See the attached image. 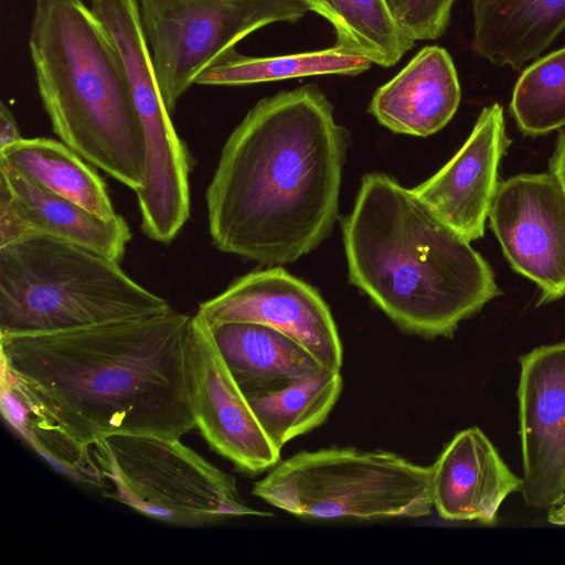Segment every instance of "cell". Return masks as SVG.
<instances>
[{"label":"cell","mask_w":565,"mask_h":565,"mask_svg":"<svg viewBox=\"0 0 565 565\" xmlns=\"http://www.w3.org/2000/svg\"><path fill=\"white\" fill-rule=\"evenodd\" d=\"M191 322L170 309L1 338V373L39 425L83 448L113 435L180 439L195 428Z\"/></svg>","instance_id":"6da1fadb"},{"label":"cell","mask_w":565,"mask_h":565,"mask_svg":"<svg viewBox=\"0 0 565 565\" xmlns=\"http://www.w3.org/2000/svg\"><path fill=\"white\" fill-rule=\"evenodd\" d=\"M347 147L317 85L259 100L227 138L206 189L213 245L269 266L313 250L338 216Z\"/></svg>","instance_id":"7a4b0ae2"},{"label":"cell","mask_w":565,"mask_h":565,"mask_svg":"<svg viewBox=\"0 0 565 565\" xmlns=\"http://www.w3.org/2000/svg\"><path fill=\"white\" fill-rule=\"evenodd\" d=\"M342 233L351 284L408 332L450 337L501 294L470 242L384 173L363 177Z\"/></svg>","instance_id":"3957f363"},{"label":"cell","mask_w":565,"mask_h":565,"mask_svg":"<svg viewBox=\"0 0 565 565\" xmlns=\"http://www.w3.org/2000/svg\"><path fill=\"white\" fill-rule=\"evenodd\" d=\"M28 43L55 135L137 193L146 175L142 126L102 22L82 0H34Z\"/></svg>","instance_id":"277c9868"},{"label":"cell","mask_w":565,"mask_h":565,"mask_svg":"<svg viewBox=\"0 0 565 565\" xmlns=\"http://www.w3.org/2000/svg\"><path fill=\"white\" fill-rule=\"evenodd\" d=\"M170 309L119 262L83 245L34 234L0 246V338L82 329Z\"/></svg>","instance_id":"5b68a950"},{"label":"cell","mask_w":565,"mask_h":565,"mask_svg":"<svg viewBox=\"0 0 565 565\" xmlns=\"http://www.w3.org/2000/svg\"><path fill=\"white\" fill-rule=\"evenodd\" d=\"M433 469L384 450L300 451L255 482L253 494L312 519L423 518L434 509Z\"/></svg>","instance_id":"8992f818"},{"label":"cell","mask_w":565,"mask_h":565,"mask_svg":"<svg viewBox=\"0 0 565 565\" xmlns=\"http://www.w3.org/2000/svg\"><path fill=\"white\" fill-rule=\"evenodd\" d=\"M103 493L158 522L200 527L239 516H268L242 498L235 478L180 439L113 435L92 447Z\"/></svg>","instance_id":"52a82bcc"},{"label":"cell","mask_w":565,"mask_h":565,"mask_svg":"<svg viewBox=\"0 0 565 565\" xmlns=\"http://www.w3.org/2000/svg\"><path fill=\"white\" fill-rule=\"evenodd\" d=\"M158 84L171 113L196 76L267 24L295 22L305 0H137Z\"/></svg>","instance_id":"ba28073f"},{"label":"cell","mask_w":565,"mask_h":565,"mask_svg":"<svg viewBox=\"0 0 565 565\" xmlns=\"http://www.w3.org/2000/svg\"><path fill=\"white\" fill-rule=\"evenodd\" d=\"M490 226L512 268L541 290L537 305L565 296V192L551 173L500 182Z\"/></svg>","instance_id":"9c48e42d"},{"label":"cell","mask_w":565,"mask_h":565,"mask_svg":"<svg viewBox=\"0 0 565 565\" xmlns=\"http://www.w3.org/2000/svg\"><path fill=\"white\" fill-rule=\"evenodd\" d=\"M120 57L142 126L146 145L143 191L170 199L189 189L190 162L179 138L156 75L137 0H90Z\"/></svg>","instance_id":"30bf717a"},{"label":"cell","mask_w":565,"mask_h":565,"mask_svg":"<svg viewBox=\"0 0 565 565\" xmlns=\"http://www.w3.org/2000/svg\"><path fill=\"white\" fill-rule=\"evenodd\" d=\"M196 313L209 326L232 321L270 326L298 341L323 367L341 370L342 344L328 305L315 287L282 267L238 277L202 302Z\"/></svg>","instance_id":"8fae6325"},{"label":"cell","mask_w":565,"mask_h":565,"mask_svg":"<svg viewBox=\"0 0 565 565\" xmlns=\"http://www.w3.org/2000/svg\"><path fill=\"white\" fill-rule=\"evenodd\" d=\"M519 434L524 502L548 510L565 492V341L520 358Z\"/></svg>","instance_id":"7c38bea8"},{"label":"cell","mask_w":565,"mask_h":565,"mask_svg":"<svg viewBox=\"0 0 565 565\" xmlns=\"http://www.w3.org/2000/svg\"><path fill=\"white\" fill-rule=\"evenodd\" d=\"M190 371L195 428L209 446L249 473L275 467L281 450L262 428L227 369L210 326L198 313L191 322Z\"/></svg>","instance_id":"4fadbf2b"},{"label":"cell","mask_w":565,"mask_h":565,"mask_svg":"<svg viewBox=\"0 0 565 565\" xmlns=\"http://www.w3.org/2000/svg\"><path fill=\"white\" fill-rule=\"evenodd\" d=\"M510 142L503 109L492 104L482 109L457 153L413 191L451 228L476 241L484 234L500 183L498 168Z\"/></svg>","instance_id":"5bb4252c"},{"label":"cell","mask_w":565,"mask_h":565,"mask_svg":"<svg viewBox=\"0 0 565 565\" xmlns=\"http://www.w3.org/2000/svg\"><path fill=\"white\" fill-rule=\"evenodd\" d=\"M34 234L83 245L116 262L131 238L119 214L102 218L0 161V246Z\"/></svg>","instance_id":"9a60e30c"},{"label":"cell","mask_w":565,"mask_h":565,"mask_svg":"<svg viewBox=\"0 0 565 565\" xmlns=\"http://www.w3.org/2000/svg\"><path fill=\"white\" fill-rule=\"evenodd\" d=\"M431 499L449 521L494 524L505 498L522 486L479 427L457 433L431 466Z\"/></svg>","instance_id":"2e32d148"},{"label":"cell","mask_w":565,"mask_h":565,"mask_svg":"<svg viewBox=\"0 0 565 565\" xmlns=\"http://www.w3.org/2000/svg\"><path fill=\"white\" fill-rule=\"evenodd\" d=\"M455 64L440 46L423 47L374 93L369 111L387 129L416 137L441 130L460 104Z\"/></svg>","instance_id":"e0dca14e"},{"label":"cell","mask_w":565,"mask_h":565,"mask_svg":"<svg viewBox=\"0 0 565 565\" xmlns=\"http://www.w3.org/2000/svg\"><path fill=\"white\" fill-rule=\"evenodd\" d=\"M210 328L227 369L246 397L281 388L323 369L303 345L270 326L232 321Z\"/></svg>","instance_id":"ac0fdd59"},{"label":"cell","mask_w":565,"mask_h":565,"mask_svg":"<svg viewBox=\"0 0 565 565\" xmlns=\"http://www.w3.org/2000/svg\"><path fill=\"white\" fill-rule=\"evenodd\" d=\"M475 52L521 68L565 29V0H472Z\"/></svg>","instance_id":"d6986e66"},{"label":"cell","mask_w":565,"mask_h":565,"mask_svg":"<svg viewBox=\"0 0 565 565\" xmlns=\"http://www.w3.org/2000/svg\"><path fill=\"white\" fill-rule=\"evenodd\" d=\"M0 161L102 218L117 215L103 179L64 142L22 138L0 150Z\"/></svg>","instance_id":"ffe728a7"},{"label":"cell","mask_w":565,"mask_h":565,"mask_svg":"<svg viewBox=\"0 0 565 565\" xmlns=\"http://www.w3.org/2000/svg\"><path fill=\"white\" fill-rule=\"evenodd\" d=\"M372 64L365 55L339 44L267 57L241 55L233 47L202 71L194 84L237 86L315 75H358Z\"/></svg>","instance_id":"44dd1931"},{"label":"cell","mask_w":565,"mask_h":565,"mask_svg":"<svg viewBox=\"0 0 565 565\" xmlns=\"http://www.w3.org/2000/svg\"><path fill=\"white\" fill-rule=\"evenodd\" d=\"M341 390L340 371L323 367L281 388L246 398L268 438L281 450L292 438L326 420Z\"/></svg>","instance_id":"7402d4cb"},{"label":"cell","mask_w":565,"mask_h":565,"mask_svg":"<svg viewBox=\"0 0 565 565\" xmlns=\"http://www.w3.org/2000/svg\"><path fill=\"white\" fill-rule=\"evenodd\" d=\"M305 1L310 11L332 24L335 44L365 55L373 64L392 66L414 45L394 22L384 0Z\"/></svg>","instance_id":"603a6c76"},{"label":"cell","mask_w":565,"mask_h":565,"mask_svg":"<svg viewBox=\"0 0 565 565\" xmlns=\"http://www.w3.org/2000/svg\"><path fill=\"white\" fill-rule=\"evenodd\" d=\"M510 111L529 136L565 127V47L539 58L519 77Z\"/></svg>","instance_id":"cb8c5ba5"},{"label":"cell","mask_w":565,"mask_h":565,"mask_svg":"<svg viewBox=\"0 0 565 565\" xmlns=\"http://www.w3.org/2000/svg\"><path fill=\"white\" fill-rule=\"evenodd\" d=\"M1 412L7 422L56 470L70 478L104 488V481L92 454L66 436L39 425L11 383H1Z\"/></svg>","instance_id":"d4e9b609"},{"label":"cell","mask_w":565,"mask_h":565,"mask_svg":"<svg viewBox=\"0 0 565 565\" xmlns=\"http://www.w3.org/2000/svg\"><path fill=\"white\" fill-rule=\"evenodd\" d=\"M399 30L412 41L435 40L449 23L455 0H384Z\"/></svg>","instance_id":"484cf974"},{"label":"cell","mask_w":565,"mask_h":565,"mask_svg":"<svg viewBox=\"0 0 565 565\" xmlns=\"http://www.w3.org/2000/svg\"><path fill=\"white\" fill-rule=\"evenodd\" d=\"M22 139L17 120L11 110L0 105V150Z\"/></svg>","instance_id":"4316f807"},{"label":"cell","mask_w":565,"mask_h":565,"mask_svg":"<svg viewBox=\"0 0 565 565\" xmlns=\"http://www.w3.org/2000/svg\"><path fill=\"white\" fill-rule=\"evenodd\" d=\"M550 172L556 178L565 192V129L561 131L550 159Z\"/></svg>","instance_id":"83f0119b"},{"label":"cell","mask_w":565,"mask_h":565,"mask_svg":"<svg viewBox=\"0 0 565 565\" xmlns=\"http://www.w3.org/2000/svg\"><path fill=\"white\" fill-rule=\"evenodd\" d=\"M547 521L556 525H565V507L553 505L547 510Z\"/></svg>","instance_id":"f1b7e54d"},{"label":"cell","mask_w":565,"mask_h":565,"mask_svg":"<svg viewBox=\"0 0 565 565\" xmlns=\"http://www.w3.org/2000/svg\"><path fill=\"white\" fill-rule=\"evenodd\" d=\"M554 505H564L565 507V492L562 498Z\"/></svg>","instance_id":"f546056e"}]
</instances>
